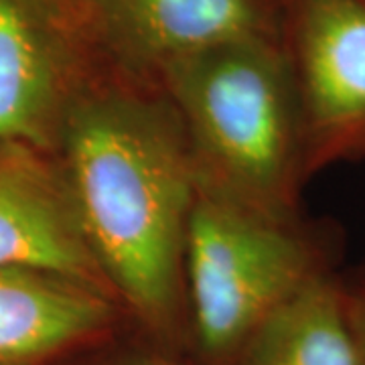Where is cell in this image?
Segmentation results:
<instances>
[{
	"label": "cell",
	"instance_id": "cell-4",
	"mask_svg": "<svg viewBox=\"0 0 365 365\" xmlns=\"http://www.w3.org/2000/svg\"><path fill=\"white\" fill-rule=\"evenodd\" d=\"M288 57L309 169L365 153V0H292Z\"/></svg>",
	"mask_w": 365,
	"mask_h": 365
},
{
	"label": "cell",
	"instance_id": "cell-1",
	"mask_svg": "<svg viewBox=\"0 0 365 365\" xmlns=\"http://www.w3.org/2000/svg\"><path fill=\"white\" fill-rule=\"evenodd\" d=\"M179 116L104 91L71 102L61 126L63 179L110 292L153 331L175 327L187 225L201 189Z\"/></svg>",
	"mask_w": 365,
	"mask_h": 365
},
{
	"label": "cell",
	"instance_id": "cell-7",
	"mask_svg": "<svg viewBox=\"0 0 365 365\" xmlns=\"http://www.w3.org/2000/svg\"><path fill=\"white\" fill-rule=\"evenodd\" d=\"M69 104L63 51L41 0H0V144L47 150Z\"/></svg>",
	"mask_w": 365,
	"mask_h": 365
},
{
	"label": "cell",
	"instance_id": "cell-12",
	"mask_svg": "<svg viewBox=\"0 0 365 365\" xmlns=\"http://www.w3.org/2000/svg\"><path fill=\"white\" fill-rule=\"evenodd\" d=\"M124 365H170V364L157 361V359H136V361H130V364H124Z\"/></svg>",
	"mask_w": 365,
	"mask_h": 365
},
{
	"label": "cell",
	"instance_id": "cell-3",
	"mask_svg": "<svg viewBox=\"0 0 365 365\" xmlns=\"http://www.w3.org/2000/svg\"><path fill=\"white\" fill-rule=\"evenodd\" d=\"M185 266L197 339L213 359L244 351L270 314L317 274L321 250L278 217L227 193H203L189 215Z\"/></svg>",
	"mask_w": 365,
	"mask_h": 365
},
{
	"label": "cell",
	"instance_id": "cell-2",
	"mask_svg": "<svg viewBox=\"0 0 365 365\" xmlns=\"http://www.w3.org/2000/svg\"><path fill=\"white\" fill-rule=\"evenodd\" d=\"M160 76L195 157L223 193L287 217L294 185L309 169L288 53L260 33L187 55Z\"/></svg>",
	"mask_w": 365,
	"mask_h": 365
},
{
	"label": "cell",
	"instance_id": "cell-6",
	"mask_svg": "<svg viewBox=\"0 0 365 365\" xmlns=\"http://www.w3.org/2000/svg\"><path fill=\"white\" fill-rule=\"evenodd\" d=\"M110 294L66 276L0 268V365H47L100 339Z\"/></svg>",
	"mask_w": 365,
	"mask_h": 365
},
{
	"label": "cell",
	"instance_id": "cell-10",
	"mask_svg": "<svg viewBox=\"0 0 365 365\" xmlns=\"http://www.w3.org/2000/svg\"><path fill=\"white\" fill-rule=\"evenodd\" d=\"M355 304V317H357V327H359V337H361V351H364V365H365V274L357 284L349 287Z\"/></svg>",
	"mask_w": 365,
	"mask_h": 365
},
{
	"label": "cell",
	"instance_id": "cell-9",
	"mask_svg": "<svg viewBox=\"0 0 365 365\" xmlns=\"http://www.w3.org/2000/svg\"><path fill=\"white\" fill-rule=\"evenodd\" d=\"M246 365H364L351 290L321 272L274 311L244 347Z\"/></svg>",
	"mask_w": 365,
	"mask_h": 365
},
{
	"label": "cell",
	"instance_id": "cell-5",
	"mask_svg": "<svg viewBox=\"0 0 365 365\" xmlns=\"http://www.w3.org/2000/svg\"><path fill=\"white\" fill-rule=\"evenodd\" d=\"M0 268L66 276L112 297L61 169L43 150L19 143L0 144Z\"/></svg>",
	"mask_w": 365,
	"mask_h": 365
},
{
	"label": "cell",
	"instance_id": "cell-11",
	"mask_svg": "<svg viewBox=\"0 0 365 365\" xmlns=\"http://www.w3.org/2000/svg\"><path fill=\"white\" fill-rule=\"evenodd\" d=\"M53 9H83V0H41Z\"/></svg>",
	"mask_w": 365,
	"mask_h": 365
},
{
	"label": "cell",
	"instance_id": "cell-8",
	"mask_svg": "<svg viewBox=\"0 0 365 365\" xmlns=\"http://www.w3.org/2000/svg\"><path fill=\"white\" fill-rule=\"evenodd\" d=\"M83 11L118 53L158 71L213 45L266 33L254 0H83Z\"/></svg>",
	"mask_w": 365,
	"mask_h": 365
}]
</instances>
